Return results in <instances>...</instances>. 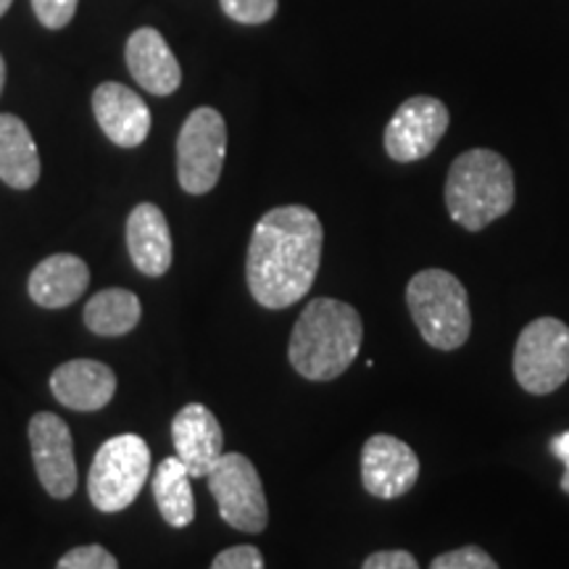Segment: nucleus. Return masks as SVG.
Segmentation results:
<instances>
[{
  "label": "nucleus",
  "instance_id": "9d476101",
  "mask_svg": "<svg viewBox=\"0 0 569 569\" xmlns=\"http://www.w3.org/2000/svg\"><path fill=\"white\" fill-rule=\"evenodd\" d=\"M30 448L42 488L59 501L74 493L77 461L69 425L53 411H38L30 419Z\"/></svg>",
  "mask_w": 569,
  "mask_h": 569
},
{
  "label": "nucleus",
  "instance_id": "f257e3e1",
  "mask_svg": "<svg viewBox=\"0 0 569 569\" xmlns=\"http://www.w3.org/2000/svg\"><path fill=\"white\" fill-rule=\"evenodd\" d=\"M325 230L306 206H277L253 227L246 282L264 309H288L309 293L322 261Z\"/></svg>",
  "mask_w": 569,
  "mask_h": 569
},
{
  "label": "nucleus",
  "instance_id": "6ab92c4d",
  "mask_svg": "<svg viewBox=\"0 0 569 569\" xmlns=\"http://www.w3.org/2000/svg\"><path fill=\"white\" fill-rule=\"evenodd\" d=\"M142 317L140 298L127 288H109L96 293L84 306V327L96 336L119 338L132 332Z\"/></svg>",
  "mask_w": 569,
  "mask_h": 569
},
{
  "label": "nucleus",
  "instance_id": "f8f14e48",
  "mask_svg": "<svg viewBox=\"0 0 569 569\" xmlns=\"http://www.w3.org/2000/svg\"><path fill=\"white\" fill-rule=\"evenodd\" d=\"M177 459L188 467L190 478H206L224 453V432L217 415L203 403H188L172 419Z\"/></svg>",
  "mask_w": 569,
  "mask_h": 569
},
{
  "label": "nucleus",
  "instance_id": "423d86ee",
  "mask_svg": "<svg viewBox=\"0 0 569 569\" xmlns=\"http://www.w3.org/2000/svg\"><path fill=\"white\" fill-rule=\"evenodd\" d=\"M515 377L530 396H549L569 380V327L538 317L522 327L515 346Z\"/></svg>",
  "mask_w": 569,
  "mask_h": 569
},
{
  "label": "nucleus",
  "instance_id": "412c9836",
  "mask_svg": "<svg viewBox=\"0 0 569 569\" xmlns=\"http://www.w3.org/2000/svg\"><path fill=\"white\" fill-rule=\"evenodd\" d=\"M430 569H498L496 559L480 546H461L432 559Z\"/></svg>",
  "mask_w": 569,
  "mask_h": 569
},
{
  "label": "nucleus",
  "instance_id": "aec40b11",
  "mask_svg": "<svg viewBox=\"0 0 569 569\" xmlns=\"http://www.w3.org/2000/svg\"><path fill=\"white\" fill-rule=\"evenodd\" d=\"M153 498L163 522L172 528H188L196 519V496L190 488V472L177 457L163 459L153 475Z\"/></svg>",
  "mask_w": 569,
  "mask_h": 569
},
{
  "label": "nucleus",
  "instance_id": "20e7f679",
  "mask_svg": "<svg viewBox=\"0 0 569 569\" xmlns=\"http://www.w3.org/2000/svg\"><path fill=\"white\" fill-rule=\"evenodd\" d=\"M407 306L419 336L438 351H457L472 332L467 288L446 269H422L407 284Z\"/></svg>",
  "mask_w": 569,
  "mask_h": 569
},
{
  "label": "nucleus",
  "instance_id": "9b49d317",
  "mask_svg": "<svg viewBox=\"0 0 569 569\" xmlns=\"http://www.w3.org/2000/svg\"><path fill=\"white\" fill-rule=\"evenodd\" d=\"M419 480V457L415 448L396 436H372L361 448V482L369 496L390 498L407 496Z\"/></svg>",
  "mask_w": 569,
  "mask_h": 569
},
{
  "label": "nucleus",
  "instance_id": "b1692460",
  "mask_svg": "<svg viewBox=\"0 0 569 569\" xmlns=\"http://www.w3.org/2000/svg\"><path fill=\"white\" fill-rule=\"evenodd\" d=\"M32 9L48 30H63L77 13V0H32Z\"/></svg>",
  "mask_w": 569,
  "mask_h": 569
},
{
  "label": "nucleus",
  "instance_id": "a211bd4d",
  "mask_svg": "<svg viewBox=\"0 0 569 569\" xmlns=\"http://www.w3.org/2000/svg\"><path fill=\"white\" fill-rule=\"evenodd\" d=\"M42 163L30 127L13 113H0V180L13 190H30Z\"/></svg>",
  "mask_w": 569,
  "mask_h": 569
},
{
  "label": "nucleus",
  "instance_id": "dca6fc26",
  "mask_svg": "<svg viewBox=\"0 0 569 569\" xmlns=\"http://www.w3.org/2000/svg\"><path fill=\"white\" fill-rule=\"evenodd\" d=\"M127 67L134 82L153 96H172L182 82L180 61L174 59L163 34L153 27H142L127 42Z\"/></svg>",
  "mask_w": 569,
  "mask_h": 569
},
{
  "label": "nucleus",
  "instance_id": "0eeeda50",
  "mask_svg": "<svg viewBox=\"0 0 569 569\" xmlns=\"http://www.w3.org/2000/svg\"><path fill=\"white\" fill-rule=\"evenodd\" d=\"M227 156L224 117L211 106H201L184 119L177 138V180L190 196L217 188Z\"/></svg>",
  "mask_w": 569,
  "mask_h": 569
},
{
  "label": "nucleus",
  "instance_id": "c85d7f7f",
  "mask_svg": "<svg viewBox=\"0 0 569 569\" xmlns=\"http://www.w3.org/2000/svg\"><path fill=\"white\" fill-rule=\"evenodd\" d=\"M11 3H13V0H0V17H3V13L11 9Z\"/></svg>",
  "mask_w": 569,
  "mask_h": 569
},
{
  "label": "nucleus",
  "instance_id": "39448f33",
  "mask_svg": "<svg viewBox=\"0 0 569 569\" xmlns=\"http://www.w3.org/2000/svg\"><path fill=\"white\" fill-rule=\"evenodd\" d=\"M151 475V451L134 432L113 436L98 448L88 475V493L92 507L103 515L124 511L140 496Z\"/></svg>",
  "mask_w": 569,
  "mask_h": 569
},
{
  "label": "nucleus",
  "instance_id": "4468645a",
  "mask_svg": "<svg viewBox=\"0 0 569 569\" xmlns=\"http://www.w3.org/2000/svg\"><path fill=\"white\" fill-rule=\"evenodd\" d=\"M56 401L71 411H98L109 407L117 393V375L96 359H71L51 375Z\"/></svg>",
  "mask_w": 569,
  "mask_h": 569
},
{
  "label": "nucleus",
  "instance_id": "7ed1b4c3",
  "mask_svg": "<svg viewBox=\"0 0 569 569\" xmlns=\"http://www.w3.org/2000/svg\"><path fill=\"white\" fill-rule=\"evenodd\" d=\"M446 206L451 219L469 232L486 230L515 206V172L501 153L472 148L448 169Z\"/></svg>",
  "mask_w": 569,
  "mask_h": 569
},
{
  "label": "nucleus",
  "instance_id": "5701e85b",
  "mask_svg": "<svg viewBox=\"0 0 569 569\" xmlns=\"http://www.w3.org/2000/svg\"><path fill=\"white\" fill-rule=\"evenodd\" d=\"M222 11L240 24H264L277 13V0H222Z\"/></svg>",
  "mask_w": 569,
  "mask_h": 569
},
{
  "label": "nucleus",
  "instance_id": "f3484780",
  "mask_svg": "<svg viewBox=\"0 0 569 569\" xmlns=\"http://www.w3.org/2000/svg\"><path fill=\"white\" fill-rule=\"evenodd\" d=\"M90 284V269L80 256L74 253H53L42 259L32 269L30 298L42 309H67L74 301H80Z\"/></svg>",
  "mask_w": 569,
  "mask_h": 569
},
{
  "label": "nucleus",
  "instance_id": "ddd939ff",
  "mask_svg": "<svg viewBox=\"0 0 569 569\" xmlns=\"http://www.w3.org/2000/svg\"><path fill=\"white\" fill-rule=\"evenodd\" d=\"M92 113L106 138L119 148H138L151 132V111L138 92L119 82H103L92 92Z\"/></svg>",
  "mask_w": 569,
  "mask_h": 569
},
{
  "label": "nucleus",
  "instance_id": "6e6552de",
  "mask_svg": "<svg viewBox=\"0 0 569 569\" xmlns=\"http://www.w3.org/2000/svg\"><path fill=\"white\" fill-rule=\"evenodd\" d=\"M209 490L219 507V517L240 532H264L269 503L259 469L246 453H222L209 475Z\"/></svg>",
  "mask_w": 569,
  "mask_h": 569
},
{
  "label": "nucleus",
  "instance_id": "f03ea898",
  "mask_svg": "<svg viewBox=\"0 0 569 569\" xmlns=\"http://www.w3.org/2000/svg\"><path fill=\"white\" fill-rule=\"evenodd\" d=\"M361 340L365 322L351 303L338 298H315L296 319L288 359L306 380L330 382L353 365Z\"/></svg>",
  "mask_w": 569,
  "mask_h": 569
},
{
  "label": "nucleus",
  "instance_id": "4be33fe9",
  "mask_svg": "<svg viewBox=\"0 0 569 569\" xmlns=\"http://www.w3.org/2000/svg\"><path fill=\"white\" fill-rule=\"evenodd\" d=\"M56 569H119V561L103 546H80L63 553Z\"/></svg>",
  "mask_w": 569,
  "mask_h": 569
},
{
  "label": "nucleus",
  "instance_id": "1a4fd4ad",
  "mask_svg": "<svg viewBox=\"0 0 569 569\" xmlns=\"http://www.w3.org/2000/svg\"><path fill=\"white\" fill-rule=\"evenodd\" d=\"M448 130V109L430 96L409 98L398 106L386 127V153L398 163L422 161L438 148Z\"/></svg>",
  "mask_w": 569,
  "mask_h": 569
},
{
  "label": "nucleus",
  "instance_id": "a878e982",
  "mask_svg": "<svg viewBox=\"0 0 569 569\" xmlns=\"http://www.w3.org/2000/svg\"><path fill=\"white\" fill-rule=\"evenodd\" d=\"M361 569H419L417 559L409 551L396 549V551H375L365 559Z\"/></svg>",
  "mask_w": 569,
  "mask_h": 569
},
{
  "label": "nucleus",
  "instance_id": "393cba45",
  "mask_svg": "<svg viewBox=\"0 0 569 569\" xmlns=\"http://www.w3.org/2000/svg\"><path fill=\"white\" fill-rule=\"evenodd\" d=\"M209 569H264V557L256 546H232L217 553Z\"/></svg>",
  "mask_w": 569,
  "mask_h": 569
},
{
  "label": "nucleus",
  "instance_id": "2eb2a0df",
  "mask_svg": "<svg viewBox=\"0 0 569 569\" xmlns=\"http://www.w3.org/2000/svg\"><path fill=\"white\" fill-rule=\"evenodd\" d=\"M127 248L132 264L146 277H163L172 267V232L156 203L134 206L127 219Z\"/></svg>",
  "mask_w": 569,
  "mask_h": 569
},
{
  "label": "nucleus",
  "instance_id": "bb28decb",
  "mask_svg": "<svg viewBox=\"0 0 569 569\" xmlns=\"http://www.w3.org/2000/svg\"><path fill=\"white\" fill-rule=\"evenodd\" d=\"M551 457H557L565 465V475H561V490L569 496V430L559 432L549 440Z\"/></svg>",
  "mask_w": 569,
  "mask_h": 569
},
{
  "label": "nucleus",
  "instance_id": "cd10ccee",
  "mask_svg": "<svg viewBox=\"0 0 569 569\" xmlns=\"http://www.w3.org/2000/svg\"><path fill=\"white\" fill-rule=\"evenodd\" d=\"M3 84H6V61L3 56H0V92H3Z\"/></svg>",
  "mask_w": 569,
  "mask_h": 569
}]
</instances>
